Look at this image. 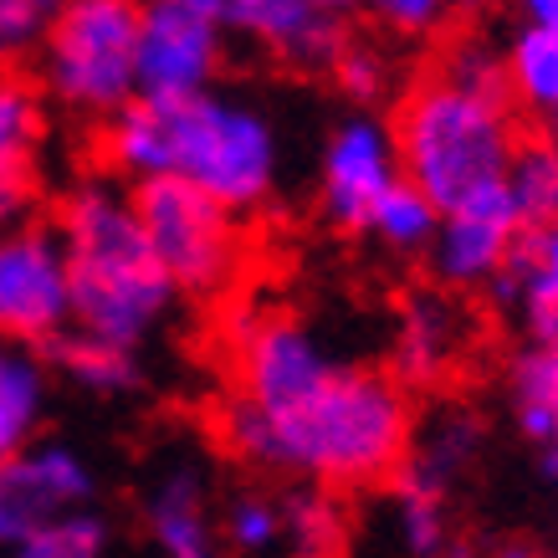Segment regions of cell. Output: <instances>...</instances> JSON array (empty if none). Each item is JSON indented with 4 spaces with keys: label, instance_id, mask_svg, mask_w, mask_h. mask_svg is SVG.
Listing matches in <instances>:
<instances>
[{
    "label": "cell",
    "instance_id": "17",
    "mask_svg": "<svg viewBox=\"0 0 558 558\" xmlns=\"http://www.w3.org/2000/svg\"><path fill=\"white\" fill-rule=\"evenodd\" d=\"M51 389H57V369L51 354H41V343L0 339V461L47 436Z\"/></svg>",
    "mask_w": 558,
    "mask_h": 558
},
{
    "label": "cell",
    "instance_id": "7",
    "mask_svg": "<svg viewBox=\"0 0 558 558\" xmlns=\"http://www.w3.org/2000/svg\"><path fill=\"white\" fill-rule=\"evenodd\" d=\"M72 328V277L57 226L11 220L0 226V339L51 343Z\"/></svg>",
    "mask_w": 558,
    "mask_h": 558
},
{
    "label": "cell",
    "instance_id": "15",
    "mask_svg": "<svg viewBox=\"0 0 558 558\" xmlns=\"http://www.w3.org/2000/svg\"><path fill=\"white\" fill-rule=\"evenodd\" d=\"M482 446H487V425L472 405H436L425 421H415V436H410V451L395 482L430 492V497H451L476 466Z\"/></svg>",
    "mask_w": 558,
    "mask_h": 558
},
{
    "label": "cell",
    "instance_id": "25",
    "mask_svg": "<svg viewBox=\"0 0 558 558\" xmlns=\"http://www.w3.org/2000/svg\"><path fill=\"white\" fill-rule=\"evenodd\" d=\"M108 548H113V523L98 502H87V508H72L51 527H41L21 548V558H102Z\"/></svg>",
    "mask_w": 558,
    "mask_h": 558
},
{
    "label": "cell",
    "instance_id": "9",
    "mask_svg": "<svg viewBox=\"0 0 558 558\" xmlns=\"http://www.w3.org/2000/svg\"><path fill=\"white\" fill-rule=\"evenodd\" d=\"M231 32L201 0H144L138 11V98H190L220 83Z\"/></svg>",
    "mask_w": 558,
    "mask_h": 558
},
{
    "label": "cell",
    "instance_id": "27",
    "mask_svg": "<svg viewBox=\"0 0 558 558\" xmlns=\"http://www.w3.org/2000/svg\"><path fill=\"white\" fill-rule=\"evenodd\" d=\"M512 405H554L558 410V339H527L508 364Z\"/></svg>",
    "mask_w": 558,
    "mask_h": 558
},
{
    "label": "cell",
    "instance_id": "8",
    "mask_svg": "<svg viewBox=\"0 0 558 558\" xmlns=\"http://www.w3.org/2000/svg\"><path fill=\"white\" fill-rule=\"evenodd\" d=\"M98 502V472L72 440L36 436L0 461V554H16L62 512Z\"/></svg>",
    "mask_w": 558,
    "mask_h": 558
},
{
    "label": "cell",
    "instance_id": "33",
    "mask_svg": "<svg viewBox=\"0 0 558 558\" xmlns=\"http://www.w3.org/2000/svg\"><path fill=\"white\" fill-rule=\"evenodd\" d=\"M313 5L333 11V16H354V11H359V0H313Z\"/></svg>",
    "mask_w": 558,
    "mask_h": 558
},
{
    "label": "cell",
    "instance_id": "36",
    "mask_svg": "<svg viewBox=\"0 0 558 558\" xmlns=\"http://www.w3.org/2000/svg\"><path fill=\"white\" fill-rule=\"evenodd\" d=\"M548 472H554V482H558V457H554V461H548Z\"/></svg>",
    "mask_w": 558,
    "mask_h": 558
},
{
    "label": "cell",
    "instance_id": "21",
    "mask_svg": "<svg viewBox=\"0 0 558 558\" xmlns=\"http://www.w3.org/2000/svg\"><path fill=\"white\" fill-rule=\"evenodd\" d=\"M508 190L518 201V216H523V231L543 226V220L558 216V138H518L508 159Z\"/></svg>",
    "mask_w": 558,
    "mask_h": 558
},
{
    "label": "cell",
    "instance_id": "19",
    "mask_svg": "<svg viewBox=\"0 0 558 558\" xmlns=\"http://www.w3.org/2000/svg\"><path fill=\"white\" fill-rule=\"evenodd\" d=\"M440 216H446V210H440L415 180H395V185L374 201V210L364 216L359 231H364L385 256H425Z\"/></svg>",
    "mask_w": 558,
    "mask_h": 558
},
{
    "label": "cell",
    "instance_id": "6",
    "mask_svg": "<svg viewBox=\"0 0 558 558\" xmlns=\"http://www.w3.org/2000/svg\"><path fill=\"white\" fill-rule=\"evenodd\" d=\"M134 201L180 298H220L241 277L246 241L231 205L210 201L185 180H144L134 185Z\"/></svg>",
    "mask_w": 558,
    "mask_h": 558
},
{
    "label": "cell",
    "instance_id": "31",
    "mask_svg": "<svg viewBox=\"0 0 558 558\" xmlns=\"http://www.w3.org/2000/svg\"><path fill=\"white\" fill-rule=\"evenodd\" d=\"M518 410V430L538 446H554L558 440V410L554 405H512Z\"/></svg>",
    "mask_w": 558,
    "mask_h": 558
},
{
    "label": "cell",
    "instance_id": "14",
    "mask_svg": "<svg viewBox=\"0 0 558 558\" xmlns=\"http://www.w3.org/2000/svg\"><path fill=\"white\" fill-rule=\"evenodd\" d=\"M461 298L466 292H451L436 282V288L410 292L400 303V318H395V333H389V369L410 389L440 385L461 364V354H466V343L476 333Z\"/></svg>",
    "mask_w": 558,
    "mask_h": 558
},
{
    "label": "cell",
    "instance_id": "35",
    "mask_svg": "<svg viewBox=\"0 0 558 558\" xmlns=\"http://www.w3.org/2000/svg\"><path fill=\"white\" fill-rule=\"evenodd\" d=\"M548 134L558 138V108H554V113H548Z\"/></svg>",
    "mask_w": 558,
    "mask_h": 558
},
{
    "label": "cell",
    "instance_id": "2",
    "mask_svg": "<svg viewBox=\"0 0 558 558\" xmlns=\"http://www.w3.org/2000/svg\"><path fill=\"white\" fill-rule=\"evenodd\" d=\"M98 154L129 185L185 180L241 220L277 201L288 170V138L271 108L220 83L190 98H134L102 123Z\"/></svg>",
    "mask_w": 558,
    "mask_h": 558
},
{
    "label": "cell",
    "instance_id": "12",
    "mask_svg": "<svg viewBox=\"0 0 558 558\" xmlns=\"http://www.w3.org/2000/svg\"><path fill=\"white\" fill-rule=\"evenodd\" d=\"M138 527L154 554L165 558H210L220 548V502L216 482L201 457L174 451L149 472L138 492Z\"/></svg>",
    "mask_w": 558,
    "mask_h": 558
},
{
    "label": "cell",
    "instance_id": "24",
    "mask_svg": "<svg viewBox=\"0 0 558 558\" xmlns=\"http://www.w3.org/2000/svg\"><path fill=\"white\" fill-rule=\"evenodd\" d=\"M282 508H288V548H298V554H333L343 543V508L333 487L298 482L282 497Z\"/></svg>",
    "mask_w": 558,
    "mask_h": 558
},
{
    "label": "cell",
    "instance_id": "29",
    "mask_svg": "<svg viewBox=\"0 0 558 558\" xmlns=\"http://www.w3.org/2000/svg\"><path fill=\"white\" fill-rule=\"evenodd\" d=\"M41 21L47 11H36L32 0H0V68H16L21 57H32L41 41Z\"/></svg>",
    "mask_w": 558,
    "mask_h": 558
},
{
    "label": "cell",
    "instance_id": "23",
    "mask_svg": "<svg viewBox=\"0 0 558 558\" xmlns=\"http://www.w3.org/2000/svg\"><path fill=\"white\" fill-rule=\"evenodd\" d=\"M389 538H395L400 554H415V558L446 554V543H451L446 497H430V492H415V487H400V482H395V502H389Z\"/></svg>",
    "mask_w": 558,
    "mask_h": 558
},
{
    "label": "cell",
    "instance_id": "10",
    "mask_svg": "<svg viewBox=\"0 0 558 558\" xmlns=\"http://www.w3.org/2000/svg\"><path fill=\"white\" fill-rule=\"evenodd\" d=\"M395 180H405L395 123L379 119L374 108H359V102L339 123H328L318 149V210L328 226L359 231L374 201Z\"/></svg>",
    "mask_w": 558,
    "mask_h": 558
},
{
    "label": "cell",
    "instance_id": "20",
    "mask_svg": "<svg viewBox=\"0 0 558 558\" xmlns=\"http://www.w3.org/2000/svg\"><path fill=\"white\" fill-rule=\"evenodd\" d=\"M508 93L518 108L548 119L558 108V26L554 21H523L508 36Z\"/></svg>",
    "mask_w": 558,
    "mask_h": 558
},
{
    "label": "cell",
    "instance_id": "22",
    "mask_svg": "<svg viewBox=\"0 0 558 558\" xmlns=\"http://www.w3.org/2000/svg\"><path fill=\"white\" fill-rule=\"evenodd\" d=\"M220 543L236 554H277L288 543V508L277 492L241 487L220 502Z\"/></svg>",
    "mask_w": 558,
    "mask_h": 558
},
{
    "label": "cell",
    "instance_id": "30",
    "mask_svg": "<svg viewBox=\"0 0 558 558\" xmlns=\"http://www.w3.org/2000/svg\"><path fill=\"white\" fill-rule=\"evenodd\" d=\"M527 246H533V262H538V271H543V282H548V292L558 298V216L543 220V226H533Z\"/></svg>",
    "mask_w": 558,
    "mask_h": 558
},
{
    "label": "cell",
    "instance_id": "5",
    "mask_svg": "<svg viewBox=\"0 0 558 558\" xmlns=\"http://www.w3.org/2000/svg\"><path fill=\"white\" fill-rule=\"evenodd\" d=\"M138 11L144 0H62L41 21L36 83L68 119L108 123L138 98Z\"/></svg>",
    "mask_w": 558,
    "mask_h": 558
},
{
    "label": "cell",
    "instance_id": "26",
    "mask_svg": "<svg viewBox=\"0 0 558 558\" xmlns=\"http://www.w3.org/2000/svg\"><path fill=\"white\" fill-rule=\"evenodd\" d=\"M339 93L359 108H374V102H385L395 93V62H389L385 47H374V41H343L339 62L328 72Z\"/></svg>",
    "mask_w": 558,
    "mask_h": 558
},
{
    "label": "cell",
    "instance_id": "34",
    "mask_svg": "<svg viewBox=\"0 0 558 558\" xmlns=\"http://www.w3.org/2000/svg\"><path fill=\"white\" fill-rule=\"evenodd\" d=\"M36 11H51V5H62V0H32Z\"/></svg>",
    "mask_w": 558,
    "mask_h": 558
},
{
    "label": "cell",
    "instance_id": "3",
    "mask_svg": "<svg viewBox=\"0 0 558 558\" xmlns=\"http://www.w3.org/2000/svg\"><path fill=\"white\" fill-rule=\"evenodd\" d=\"M57 236L68 252L72 323L119 343H144L165 333L180 307V288L154 252L134 185L119 174H93L57 201Z\"/></svg>",
    "mask_w": 558,
    "mask_h": 558
},
{
    "label": "cell",
    "instance_id": "18",
    "mask_svg": "<svg viewBox=\"0 0 558 558\" xmlns=\"http://www.w3.org/2000/svg\"><path fill=\"white\" fill-rule=\"evenodd\" d=\"M51 369H57V385L77 389L87 400H129L144 389V349L87 333L72 323L68 333L51 343Z\"/></svg>",
    "mask_w": 558,
    "mask_h": 558
},
{
    "label": "cell",
    "instance_id": "28",
    "mask_svg": "<svg viewBox=\"0 0 558 558\" xmlns=\"http://www.w3.org/2000/svg\"><path fill=\"white\" fill-rule=\"evenodd\" d=\"M457 0H359V11H369L374 26H385L389 36H405V41H425L451 21Z\"/></svg>",
    "mask_w": 558,
    "mask_h": 558
},
{
    "label": "cell",
    "instance_id": "13",
    "mask_svg": "<svg viewBox=\"0 0 558 558\" xmlns=\"http://www.w3.org/2000/svg\"><path fill=\"white\" fill-rule=\"evenodd\" d=\"M51 102L36 77L0 68V226L26 220L47 195Z\"/></svg>",
    "mask_w": 558,
    "mask_h": 558
},
{
    "label": "cell",
    "instance_id": "1",
    "mask_svg": "<svg viewBox=\"0 0 558 558\" xmlns=\"http://www.w3.org/2000/svg\"><path fill=\"white\" fill-rule=\"evenodd\" d=\"M410 436V385L395 369H364L349 359L277 400H246L231 389V400L220 405V446L241 466L333 492L395 482Z\"/></svg>",
    "mask_w": 558,
    "mask_h": 558
},
{
    "label": "cell",
    "instance_id": "16",
    "mask_svg": "<svg viewBox=\"0 0 558 558\" xmlns=\"http://www.w3.org/2000/svg\"><path fill=\"white\" fill-rule=\"evenodd\" d=\"M518 236H523V226H512V220H492L476 216V210H446L430 246H425L430 282L451 292H482L502 271Z\"/></svg>",
    "mask_w": 558,
    "mask_h": 558
},
{
    "label": "cell",
    "instance_id": "37",
    "mask_svg": "<svg viewBox=\"0 0 558 558\" xmlns=\"http://www.w3.org/2000/svg\"><path fill=\"white\" fill-rule=\"evenodd\" d=\"M457 5H487V0H457Z\"/></svg>",
    "mask_w": 558,
    "mask_h": 558
},
{
    "label": "cell",
    "instance_id": "11",
    "mask_svg": "<svg viewBox=\"0 0 558 558\" xmlns=\"http://www.w3.org/2000/svg\"><path fill=\"white\" fill-rule=\"evenodd\" d=\"M205 11L231 32V41L267 51L292 72H333L343 41V16L313 0H201Z\"/></svg>",
    "mask_w": 558,
    "mask_h": 558
},
{
    "label": "cell",
    "instance_id": "32",
    "mask_svg": "<svg viewBox=\"0 0 558 558\" xmlns=\"http://www.w3.org/2000/svg\"><path fill=\"white\" fill-rule=\"evenodd\" d=\"M527 21H554L558 26V0H518Z\"/></svg>",
    "mask_w": 558,
    "mask_h": 558
},
{
    "label": "cell",
    "instance_id": "4",
    "mask_svg": "<svg viewBox=\"0 0 558 558\" xmlns=\"http://www.w3.org/2000/svg\"><path fill=\"white\" fill-rule=\"evenodd\" d=\"M395 138L405 180H415L440 210H457L476 190L508 180V159L518 144L512 93L461 83L457 72L436 68L400 98Z\"/></svg>",
    "mask_w": 558,
    "mask_h": 558
}]
</instances>
